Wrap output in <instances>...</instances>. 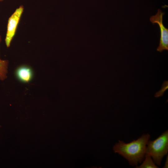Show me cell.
<instances>
[{
  "label": "cell",
  "instance_id": "5",
  "mask_svg": "<svg viewBox=\"0 0 168 168\" xmlns=\"http://www.w3.org/2000/svg\"><path fill=\"white\" fill-rule=\"evenodd\" d=\"M15 75L19 81L22 83H27L32 80L34 72L30 66L26 65H22L16 69Z\"/></svg>",
  "mask_w": 168,
  "mask_h": 168
},
{
  "label": "cell",
  "instance_id": "6",
  "mask_svg": "<svg viewBox=\"0 0 168 168\" xmlns=\"http://www.w3.org/2000/svg\"><path fill=\"white\" fill-rule=\"evenodd\" d=\"M1 41V37L0 35V43ZM8 65V61L2 60L0 58V80H1L3 81L7 77Z\"/></svg>",
  "mask_w": 168,
  "mask_h": 168
},
{
  "label": "cell",
  "instance_id": "3",
  "mask_svg": "<svg viewBox=\"0 0 168 168\" xmlns=\"http://www.w3.org/2000/svg\"><path fill=\"white\" fill-rule=\"evenodd\" d=\"M24 7L21 5L16 8L8 18L5 38L6 46L9 47L16 34L18 26L24 12Z\"/></svg>",
  "mask_w": 168,
  "mask_h": 168
},
{
  "label": "cell",
  "instance_id": "8",
  "mask_svg": "<svg viewBox=\"0 0 168 168\" xmlns=\"http://www.w3.org/2000/svg\"><path fill=\"white\" fill-rule=\"evenodd\" d=\"M164 168H168V156L167 155L165 165L163 167Z\"/></svg>",
  "mask_w": 168,
  "mask_h": 168
},
{
  "label": "cell",
  "instance_id": "4",
  "mask_svg": "<svg viewBox=\"0 0 168 168\" xmlns=\"http://www.w3.org/2000/svg\"><path fill=\"white\" fill-rule=\"evenodd\" d=\"M164 14V12L158 9L156 15L151 16L150 19V21L153 24H157L160 28V38L157 50L160 52L164 50H168V29L165 27L163 23Z\"/></svg>",
  "mask_w": 168,
  "mask_h": 168
},
{
  "label": "cell",
  "instance_id": "7",
  "mask_svg": "<svg viewBox=\"0 0 168 168\" xmlns=\"http://www.w3.org/2000/svg\"><path fill=\"white\" fill-rule=\"evenodd\" d=\"M142 163L139 166H136V168H157L158 166H156L151 156L147 153H146L145 158L143 160Z\"/></svg>",
  "mask_w": 168,
  "mask_h": 168
},
{
  "label": "cell",
  "instance_id": "9",
  "mask_svg": "<svg viewBox=\"0 0 168 168\" xmlns=\"http://www.w3.org/2000/svg\"><path fill=\"white\" fill-rule=\"evenodd\" d=\"M4 0H0V2H2V1H4Z\"/></svg>",
  "mask_w": 168,
  "mask_h": 168
},
{
  "label": "cell",
  "instance_id": "1",
  "mask_svg": "<svg viewBox=\"0 0 168 168\" xmlns=\"http://www.w3.org/2000/svg\"><path fill=\"white\" fill-rule=\"evenodd\" d=\"M150 137V135L147 133L128 143L119 140L113 147V149L114 152L126 159L130 165L136 166L141 163L145 158L147 143Z\"/></svg>",
  "mask_w": 168,
  "mask_h": 168
},
{
  "label": "cell",
  "instance_id": "2",
  "mask_svg": "<svg viewBox=\"0 0 168 168\" xmlns=\"http://www.w3.org/2000/svg\"><path fill=\"white\" fill-rule=\"evenodd\" d=\"M168 152V131L166 130L154 140H149L146 153L150 155L155 164L160 166L164 156Z\"/></svg>",
  "mask_w": 168,
  "mask_h": 168
}]
</instances>
